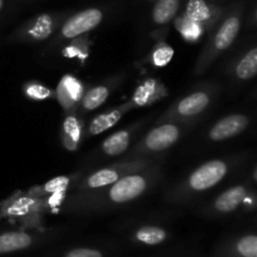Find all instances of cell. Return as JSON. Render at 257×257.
<instances>
[{"label": "cell", "mask_w": 257, "mask_h": 257, "mask_svg": "<svg viewBox=\"0 0 257 257\" xmlns=\"http://www.w3.org/2000/svg\"><path fill=\"white\" fill-rule=\"evenodd\" d=\"M150 165L151 162L147 160H124L122 162L108 166V167L100 168V170L90 173L82 181L79 186V193L82 196L80 198L99 192L117 182L123 176L142 170Z\"/></svg>", "instance_id": "cell-6"}, {"label": "cell", "mask_w": 257, "mask_h": 257, "mask_svg": "<svg viewBox=\"0 0 257 257\" xmlns=\"http://www.w3.org/2000/svg\"><path fill=\"white\" fill-rule=\"evenodd\" d=\"M257 73V48L252 47L238 59L233 68L235 78L240 82L253 79Z\"/></svg>", "instance_id": "cell-17"}, {"label": "cell", "mask_w": 257, "mask_h": 257, "mask_svg": "<svg viewBox=\"0 0 257 257\" xmlns=\"http://www.w3.org/2000/svg\"><path fill=\"white\" fill-rule=\"evenodd\" d=\"M218 87L216 84H203L196 89L191 90L186 95L176 100L158 122H173L190 125L202 117L211 108L212 102L217 95Z\"/></svg>", "instance_id": "cell-3"}, {"label": "cell", "mask_w": 257, "mask_h": 257, "mask_svg": "<svg viewBox=\"0 0 257 257\" xmlns=\"http://www.w3.org/2000/svg\"><path fill=\"white\" fill-rule=\"evenodd\" d=\"M34 242L30 233L23 231H9L0 235V253H10L25 250Z\"/></svg>", "instance_id": "cell-16"}, {"label": "cell", "mask_w": 257, "mask_h": 257, "mask_svg": "<svg viewBox=\"0 0 257 257\" xmlns=\"http://www.w3.org/2000/svg\"><path fill=\"white\" fill-rule=\"evenodd\" d=\"M173 55H175V49L167 43L160 42L153 48L152 54H151V62L155 67L165 68L166 65L170 64Z\"/></svg>", "instance_id": "cell-23"}, {"label": "cell", "mask_w": 257, "mask_h": 257, "mask_svg": "<svg viewBox=\"0 0 257 257\" xmlns=\"http://www.w3.org/2000/svg\"><path fill=\"white\" fill-rule=\"evenodd\" d=\"M64 20V15L62 14L43 13L24 23L15 33V40L24 43L44 42L59 29Z\"/></svg>", "instance_id": "cell-7"}, {"label": "cell", "mask_w": 257, "mask_h": 257, "mask_svg": "<svg viewBox=\"0 0 257 257\" xmlns=\"http://www.w3.org/2000/svg\"><path fill=\"white\" fill-rule=\"evenodd\" d=\"M250 125V117L241 113L228 114L215 123L208 131V140L212 142H222L241 135Z\"/></svg>", "instance_id": "cell-9"}, {"label": "cell", "mask_w": 257, "mask_h": 257, "mask_svg": "<svg viewBox=\"0 0 257 257\" xmlns=\"http://www.w3.org/2000/svg\"><path fill=\"white\" fill-rule=\"evenodd\" d=\"M222 13L221 8L215 7L206 0H188L183 15L207 28L218 22Z\"/></svg>", "instance_id": "cell-10"}, {"label": "cell", "mask_w": 257, "mask_h": 257, "mask_svg": "<svg viewBox=\"0 0 257 257\" xmlns=\"http://www.w3.org/2000/svg\"><path fill=\"white\" fill-rule=\"evenodd\" d=\"M113 85L99 84L90 88L87 93H84L80 99V108L83 112H92L99 108L109 97Z\"/></svg>", "instance_id": "cell-19"}, {"label": "cell", "mask_w": 257, "mask_h": 257, "mask_svg": "<svg viewBox=\"0 0 257 257\" xmlns=\"http://www.w3.org/2000/svg\"><path fill=\"white\" fill-rule=\"evenodd\" d=\"M242 14L243 7L238 5L226 15L198 57L197 63L193 68V74L198 77L207 72L216 59L235 43L242 25Z\"/></svg>", "instance_id": "cell-2"}, {"label": "cell", "mask_w": 257, "mask_h": 257, "mask_svg": "<svg viewBox=\"0 0 257 257\" xmlns=\"http://www.w3.org/2000/svg\"><path fill=\"white\" fill-rule=\"evenodd\" d=\"M82 140V125L75 115H67L62 127V141L67 150L75 151Z\"/></svg>", "instance_id": "cell-20"}, {"label": "cell", "mask_w": 257, "mask_h": 257, "mask_svg": "<svg viewBox=\"0 0 257 257\" xmlns=\"http://www.w3.org/2000/svg\"><path fill=\"white\" fill-rule=\"evenodd\" d=\"M235 251L240 257H257V236L248 233L238 238L235 243Z\"/></svg>", "instance_id": "cell-24"}, {"label": "cell", "mask_w": 257, "mask_h": 257, "mask_svg": "<svg viewBox=\"0 0 257 257\" xmlns=\"http://www.w3.org/2000/svg\"><path fill=\"white\" fill-rule=\"evenodd\" d=\"M168 237V233L165 228L158 226H142L137 228L135 232V240L137 242L148 246H157L165 242Z\"/></svg>", "instance_id": "cell-21"}, {"label": "cell", "mask_w": 257, "mask_h": 257, "mask_svg": "<svg viewBox=\"0 0 257 257\" xmlns=\"http://www.w3.org/2000/svg\"><path fill=\"white\" fill-rule=\"evenodd\" d=\"M24 93L29 99L33 100H44L52 97V90L49 88L35 82L28 83L24 87Z\"/></svg>", "instance_id": "cell-25"}, {"label": "cell", "mask_w": 257, "mask_h": 257, "mask_svg": "<svg viewBox=\"0 0 257 257\" xmlns=\"http://www.w3.org/2000/svg\"><path fill=\"white\" fill-rule=\"evenodd\" d=\"M181 0H156L152 9V20L156 25H167L176 19Z\"/></svg>", "instance_id": "cell-18"}, {"label": "cell", "mask_w": 257, "mask_h": 257, "mask_svg": "<svg viewBox=\"0 0 257 257\" xmlns=\"http://www.w3.org/2000/svg\"><path fill=\"white\" fill-rule=\"evenodd\" d=\"M68 183H69V178L68 177H58L52 180L50 182H48L47 185L44 186V190L47 191V192L55 193L58 192V191L64 190L68 186Z\"/></svg>", "instance_id": "cell-27"}, {"label": "cell", "mask_w": 257, "mask_h": 257, "mask_svg": "<svg viewBox=\"0 0 257 257\" xmlns=\"http://www.w3.org/2000/svg\"><path fill=\"white\" fill-rule=\"evenodd\" d=\"M160 178V168L150 165L142 170L135 171L97 193L80 198L83 207L93 210H105L114 206L124 205L145 195Z\"/></svg>", "instance_id": "cell-1"}, {"label": "cell", "mask_w": 257, "mask_h": 257, "mask_svg": "<svg viewBox=\"0 0 257 257\" xmlns=\"http://www.w3.org/2000/svg\"><path fill=\"white\" fill-rule=\"evenodd\" d=\"M3 7H4V0H0V10L3 9Z\"/></svg>", "instance_id": "cell-28"}, {"label": "cell", "mask_w": 257, "mask_h": 257, "mask_svg": "<svg viewBox=\"0 0 257 257\" xmlns=\"http://www.w3.org/2000/svg\"><path fill=\"white\" fill-rule=\"evenodd\" d=\"M83 93L82 83L73 75H65L58 85L57 99L65 110H69L82 99Z\"/></svg>", "instance_id": "cell-15"}, {"label": "cell", "mask_w": 257, "mask_h": 257, "mask_svg": "<svg viewBox=\"0 0 257 257\" xmlns=\"http://www.w3.org/2000/svg\"><path fill=\"white\" fill-rule=\"evenodd\" d=\"M132 109H133L132 103L128 100V102L113 108L112 110L100 113L99 115H97V117H94L92 120H90L89 125H88L87 128L88 136H97V135H100V133L105 132V131L110 130V128L114 127V125L122 119L123 115L127 114V113Z\"/></svg>", "instance_id": "cell-12"}, {"label": "cell", "mask_w": 257, "mask_h": 257, "mask_svg": "<svg viewBox=\"0 0 257 257\" xmlns=\"http://www.w3.org/2000/svg\"><path fill=\"white\" fill-rule=\"evenodd\" d=\"M188 127L190 125L181 124V123H160L135 146L125 160H147L151 156L170 150L181 140Z\"/></svg>", "instance_id": "cell-5"}, {"label": "cell", "mask_w": 257, "mask_h": 257, "mask_svg": "<svg viewBox=\"0 0 257 257\" xmlns=\"http://www.w3.org/2000/svg\"><path fill=\"white\" fill-rule=\"evenodd\" d=\"M104 19V13L99 8H88L68 17L59 28V40H74L92 32Z\"/></svg>", "instance_id": "cell-8"}, {"label": "cell", "mask_w": 257, "mask_h": 257, "mask_svg": "<svg viewBox=\"0 0 257 257\" xmlns=\"http://www.w3.org/2000/svg\"><path fill=\"white\" fill-rule=\"evenodd\" d=\"M138 128H140V124L131 125V127L123 128L105 138L100 146V151L103 155L108 156V157H117V156L123 155L130 147L133 135L137 132Z\"/></svg>", "instance_id": "cell-14"}, {"label": "cell", "mask_w": 257, "mask_h": 257, "mask_svg": "<svg viewBox=\"0 0 257 257\" xmlns=\"http://www.w3.org/2000/svg\"><path fill=\"white\" fill-rule=\"evenodd\" d=\"M163 95H166L165 87L157 79L148 78L136 88L130 102L132 103L133 108H142L160 100Z\"/></svg>", "instance_id": "cell-13"}, {"label": "cell", "mask_w": 257, "mask_h": 257, "mask_svg": "<svg viewBox=\"0 0 257 257\" xmlns=\"http://www.w3.org/2000/svg\"><path fill=\"white\" fill-rule=\"evenodd\" d=\"M175 27L180 32V34L182 35V38L186 42H197L206 30V28L203 25L188 19L183 14L175 20Z\"/></svg>", "instance_id": "cell-22"}, {"label": "cell", "mask_w": 257, "mask_h": 257, "mask_svg": "<svg viewBox=\"0 0 257 257\" xmlns=\"http://www.w3.org/2000/svg\"><path fill=\"white\" fill-rule=\"evenodd\" d=\"M230 168V162L220 158L205 162L191 172L188 177L171 192L168 201L180 202L198 193L210 191L226 177Z\"/></svg>", "instance_id": "cell-4"}, {"label": "cell", "mask_w": 257, "mask_h": 257, "mask_svg": "<svg viewBox=\"0 0 257 257\" xmlns=\"http://www.w3.org/2000/svg\"><path fill=\"white\" fill-rule=\"evenodd\" d=\"M64 257H103V253L99 250L88 247L73 248L69 252H67Z\"/></svg>", "instance_id": "cell-26"}, {"label": "cell", "mask_w": 257, "mask_h": 257, "mask_svg": "<svg viewBox=\"0 0 257 257\" xmlns=\"http://www.w3.org/2000/svg\"><path fill=\"white\" fill-rule=\"evenodd\" d=\"M248 188L245 185H237L216 197L211 206V211L216 215H226L237 210L247 198Z\"/></svg>", "instance_id": "cell-11"}]
</instances>
